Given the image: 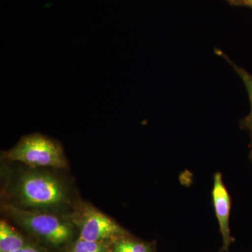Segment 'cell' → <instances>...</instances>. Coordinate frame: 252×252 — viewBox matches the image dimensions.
<instances>
[{
  "mask_svg": "<svg viewBox=\"0 0 252 252\" xmlns=\"http://www.w3.org/2000/svg\"><path fill=\"white\" fill-rule=\"evenodd\" d=\"M14 252H43L39 249L34 248V247L31 246V245H26L24 248L18 250V251Z\"/></svg>",
  "mask_w": 252,
  "mask_h": 252,
  "instance_id": "cell-10",
  "label": "cell"
},
{
  "mask_svg": "<svg viewBox=\"0 0 252 252\" xmlns=\"http://www.w3.org/2000/svg\"><path fill=\"white\" fill-rule=\"evenodd\" d=\"M216 53L220 55V56H221L222 57L224 58L225 61L228 63H230V65L233 67L239 77H240V79L243 81L244 85H245V88H246V90L248 91L249 98H250V104H251V111H250V114H249L248 117L242 119L241 122H240V127H241V128L245 129V130L248 131L249 133H250V142H250V158L252 159V74H250L248 71L245 70L243 68L235 64V63H233L224 53L222 52L221 51L217 50Z\"/></svg>",
  "mask_w": 252,
  "mask_h": 252,
  "instance_id": "cell-6",
  "label": "cell"
},
{
  "mask_svg": "<svg viewBox=\"0 0 252 252\" xmlns=\"http://www.w3.org/2000/svg\"><path fill=\"white\" fill-rule=\"evenodd\" d=\"M247 6H250V7L252 8V0H248Z\"/></svg>",
  "mask_w": 252,
  "mask_h": 252,
  "instance_id": "cell-12",
  "label": "cell"
},
{
  "mask_svg": "<svg viewBox=\"0 0 252 252\" xmlns=\"http://www.w3.org/2000/svg\"><path fill=\"white\" fill-rule=\"evenodd\" d=\"M22 235L5 220L0 222V252H14L26 246Z\"/></svg>",
  "mask_w": 252,
  "mask_h": 252,
  "instance_id": "cell-7",
  "label": "cell"
},
{
  "mask_svg": "<svg viewBox=\"0 0 252 252\" xmlns=\"http://www.w3.org/2000/svg\"><path fill=\"white\" fill-rule=\"evenodd\" d=\"M230 4L235 5V6H241V5H245L247 6L248 0H226Z\"/></svg>",
  "mask_w": 252,
  "mask_h": 252,
  "instance_id": "cell-11",
  "label": "cell"
},
{
  "mask_svg": "<svg viewBox=\"0 0 252 252\" xmlns=\"http://www.w3.org/2000/svg\"><path fill=\"white\" fill-rule=\"evenodd\" d=\"M18 198L28 207L45 208L64 203L65 190L54 176L43 172H28L21 177L17 187Z\"/></svg>",
  "mask_w": 252,
  "mask_h": 252,
  "instance_id": "cell-2",
  "label": "cell"
},
{
  "mask_svg": "<svg viewBox=\"0 0 252 252\" xmlns=\"http://www.w3.org/2000/svg\"><path fill=\"white\" fill-rule=\"evenodd\" d=\"M212 197L215 215L218 220L220 234L223 239L222 250L228 251L230 244L234 241V239L230 235L229 227L231 200L220 172H217L214 176Z\"/></svg>",
  "mask_w": 252,
  "mask_h": 252,
  "instance_id": "cell-5",
  "label": "cell"
},
{
  "mask_svg": "<svg viewBox=\"0 0 252 252\" xmlns=\"http://www.w3.org/2000/svg\"><path fill=\"white\" fill-rule=\"evenodd\" d=\"M112 252H152L148 245L125 236L115 239Z\"/></svg>",
  "mask_w": 252,
  "mask_h": 252,
  "instance_id": "cell-8",
  "label": "cell"
},
{
  "mask_svg": "<svg viewBox=\"0 0 252 252\" xmlns=\"http://www.w3.org/2000/svg\"><path fill=\"white\" fill-rule=\"evenodd\" d=\"M72 220L82 240L104 242L127 234L117 222L89 204L79 205L73 214Z\"/></svg>",
  "mask_w": 252,
  "mask_h": 252,
  "instance_id": "cell-4",
  "label": "cell"
},
{
  "mask_svg": "<svg viewBox=\"0 0 252 252\" xmlns=\"http://www.w3.org/2000/svg\"><path fill=\"white\" fill-rule=\"evenodd\" d=\"M68 252H109L104 242L89 241L79 238Z\"/></svg>",
  "mask_w": 252,
  "mask_h": 252,
  "instance_id": "cell-9",
  "label": "cell"
},
{
  "mask_svg": "<svg viewBox=\"0 0 252 252\" xmlns=\"http://www.w3.org/2000/svg\"><path fill=\"white\" fill-rule=\"evenodd\" d=\"M8 215L18 224L54 245L67 243L72 236V229L67 222L48 214L38 213L15 206L6 207Z\"/></svg>",
  "mask_w": 252,
  "mask_h": 252,
  "instance_id": "cell-3",
  "label": "cell"
},
{
  "mask_svg": "<svg viewBox=\"0 0 252 252\" xmlns=\"http://www.w3.org/2000/svg\"><path fill=\"white\" fill-rule=\"evenodd\" d=\"M4 157L13 161L24 162L30 166L67 168L61 146L40 134L25 136L14 147L4 152Z\"/></svg>",
  "mask_w": 252,
  "mask_h": 252,
  "instance_id": "cell-1",
  "label": "cell"
}]
</instances>
